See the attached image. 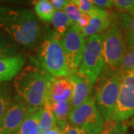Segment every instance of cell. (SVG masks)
<instances>
[{"label":"cell","instance_id":"obj_1","mask_svg":"<svg viewBox=\"0 0 134 134\" xmlns=\"http://www.w3.org/2000/svg\"><path fill=\"white\" fill-rule=\"evenodd\" d=\"M0 30L14 43L25 49L38 46L43 31L32 10L0 5Z\"/></svg>","mask_w":134,"mask_h":134},{"label":"cell","instance_id":"obj_2","mask_svg":"<svg viewBox=\"0 0 134 134\" xmlns=\"http://www.w3.org/2000/svg\"><path fill=\"white\" fill-rule=\"evenodd\" d=\"M54 77L40 66L34 56H31L14 81V100L30 107H42L48 98L51 83Z\"/></svg>","mask_w":134,"mask_h":134},{"label":"cell","instance_id":"obj_3","mask_svg":"<svg viewBox=\"0 0 134 134\" xmlns=\"http://www.w3.org/2000/svg\"><path fill=\"white\" fill-rule=\"evenodd\" d=\"M60 38L54 30L46 28L35 57L40 66L54 77H68L69 75Z\"/></svg>","mask_w":134,"mask_h":134},{"label":"cell","instance_id":"obj_4","mask_svg":"<svg viewBox=\"0 0 134 134\" xmlns=\"http://www.w3.org/2000/svg\"><path fill=\"white\" fill-rule=\"evenodd\" d=\"M68 121L69 125L83 130L87 134H102L104 130V119L92 94L81 105L70 110Z\"/></svg>","mask_w":134,"mask_h":134},{"label":"cell","instance_id":"obj_5","mask_svg":"<svg viewBox=\"0 0 134 134\" xmlns=\"http://www.w3.org/2000/svg\"><path fill=\"white\" fill-rule=\"evenodd\" d=\"M102 37L103 56L104 66L109 72L119 69L121 60L127 51V40L121 29L113 25L106 30Z\"/></svg>","mask_w":134,"mask_h":134},{"label":"cell","instance_id":"obj_6","mask_svg":"<svg viewBox=\"0 0 134 134\" xmlns=\"http://www.w3.org/2000/svg\"><path fill=\"white\" fill-rule=\"evenodd\" d=\"M104 66L101 34L92 35L86 41L81 62L77 72L94 85L103 71Z\"/></svg>","mask_w":134,"mask_h":134},{"label":"cell","instance_id":"obj_7","mask_svg":"<svg viewBox=\"0 0 134 134\" xmlns=\"http://www.w3.org/2000/svg\"><path fill=\"white\" fill-rule=\"evenodd\" d=\"M122 75L119 70L110 72L102 80L95 96L96 105L103 119L108 121L119 94Z\"/></svg>","mask_w":134,"mask_h":134},{"label":"cell","instance_id":"obj_8","mask_svg":"<svg viewBox=\"0 0 134 134\" xmlns=\"http://www.w3.org/2000/svg\"><path fill=\"white\" fill-rule=\"evenodd\" d=\"M69 75L77 71L81 64L86 40L81 31L73 25L60 37Z\"/></svg>","mask_w":134,"mask_h":134},{"label":"cell","instance_id":"obj_9","mask_svg":"<svg viewBox=\"0 0 134 134\" xmlns=\"http://www.w3.org/2000/svg\"><path fill=\"white\" fill-rule=\"evenodd\" d=\"M134 89L121 83L119 94L109 122L120 123L134 115Z\"/></svg>","mask_w":134,"mask_h":134},{"label":"cell","instance_id":"obj_10","mask_svg":"<svg viewBox=\"0 0 134 134\" xmlns=\"http://www.w3.org/2000/svg\"><path fill=\"white\" fill-rule=\"evenodd\" d=\"M32 108L22 102L14 100L0 123V132L3 134L14 133Z\"/></svg>","mask_w":134,"mask_h":134},{"label":"cell","instance_id":"obj_11","mask_svg":"<svg viewBox=\"0 0 134 134\" xmlns=\"http://www.w3.org/2000/svg\"><path fill=\"white\" fill-rule=\"evenodd\" d=\"M69 79L72 85V96L71 98V110L81 106L91 95L93 85L85 77L77 72L69 75Z\"/></svg>","mask_w":134,"mask_h":134},{"label":"cell","instance_id":"obj_12","mask_svg":"<svg viewBox=\"0 0 134 134\" xmlns=\"http://www.w3.org/2000/svg\"><path fill=\"white\" fill-rule=\"evenodd\" d=\"M26 58L22 54L0 58V83L14 78L26 63Z\"/></svg>","mask_w":134,"mask_h":134},{"label":"cell","instance_id":"obj_13","mask_svg":"<svg viewBox=\"0 0 134 134\" xmlns=\"http://www.w3.org/2000/svg\"><path fill=\"white\" fill-rule=\"evenodd\" d=\"M72 85L68 77H54L50 84L48 99L50 102L71 101Z\"/></svg>","mask_w":134,"mask_h":134},{"label":"cell","instance_id":"obj_14","mask_svg":"<svg viewBox=\"0 0 134 134\" xmlns=\"http://www.w3.org/2000/svg\"><path fill=\"white\" fill-rule=\"evenodd\" d=\"M110 14L105 10H101L99 13L90 16L88 25L81 30L82 34L86 37L98 34L107 30L110 26Z\"/></svg>","mask_w":134,"mask_h":134},{"label":"cell","instance_id":"obj_15","mask_svg":"<svg viewBox=\"0 0 134 134\" xmlns=\"http://www.w3.org/2000/svg\"><path fill=\"white\" fill-rule=\"evenodd\" d=\"M42 107L32 108L16 131L12 134H39Z\"/></svg>","mask_w":134,"mask_h":134},{"label":"cell","instance_id":"obj_16","mask_svg":"<svg viewBox=\"0 0 134 134\" xmlns=\"http://www.w3.org/2000/svg\"><path fill=\"white\" fill-rule=\"evenodd\" d=\"M50 104L55 119L56 125L59 127L60 129L66 133L70 127L68 117L71 110V101L50 102Z\"/></svg>","mask_w":134,"mask_h":134},{"label":"cell","instance_id":"obj_17","mask_svg":"<svg viewBox=\"0 0 134 134\" xmlns=\"http://www.w3.org/2000/svg\"><path fill=\"white\" fill-rule=\"evenodd\" d=\"M55 125V119L53 114L50 102L47 99L43 104L42 113L40 118V132L42 133L47 134L48 131Z\"/></svg>","mask_w":134,"mask_h":134},{"label":"cell","instance_id":"obj_18","mask_svg":"<svg viewBox=\"0 0 134 134\" xmlns=\"http://www.w3.org/2000/svg\"><path fill=\"white\" fill-rule=\"evenodd\" d=\"M119 23L130 47L134 46V16L122 12L119 14Z\"/></svg>","mask_w":134,"mask_h":134},{"label":"cell","instance_id":"obj_19","mask_svg":"<svg viewBox=\"0 0 134 134\" xmlns=\"http://www.w3.org/2000/svg\"><path fill=\"white\" fill-rule=\"evenodd\" d=\"M54 31L61 37L68 29L73 25V23L67 17L64 11L61 10H54L52 19Z\"/></svg>","mask_w":134,"mask_h":134},{"label":"cell","instance_id":"obj_20","mask_svg":"<svg viewBox=\"0 0 134 134\" xmlns=\"http://www.w3.org/2000/svg\"><path fill=\"white\" fill-rule=\"evenodd\" d=\"M54 9L51 2L48 0H40L34 4V14L38 19L46 23H52Z\"/></svg>","mask_w":134,"mask_h":134},{"label":"cell","instance_id":"obj_21","mask_svg":"<svg viewBox=\"0 0 134 134\" xmlns=\"http://www.w3.org/2000/svg\"><path fill=\"white\" fill-rule=\"evenodd\" d=\"M13 102L12 89L10 84L7 83H0V123Z\"/></svg>","mask_w":134,"mask_h":134},{"label":"cell","instance_id":"obj_22","mask_svg":"<svg viewBox=\"0 0 134 134\" xmlns=\"http://www.w3.org/2000/svg\"><path fill=\"white\" fill-rule=\"evenodd\" d=\"M18 54L16 46L6 35L0 32V58L14 56Z\"/></svg>","mask_w":134,"mask_h":134},{"label":"cell","instance_id":"obj_23","mask_svg":"<svg viewBox=\"0 0 134 134\" xmlns=\"http://www.w3.org/2000/svg\"><path fill=\"white\" fill-rule=\"evenodd\" d=\"M72 1L81 11L82 14L89 15L90 16L99 13L101 10H103L97 8L96 5H93L92 0H72Z\"/></svg>","mask_w":134,"mask_h":134},{"label":"cell","instance_id":"obj_24","mask_svg":"<svg viewBox=\"0 0 134 134\" xmlns=\"http://www.w3.org/2000/svg\"><path fill=\"white\" fill-rule=\"evenodd\" d=\"M64 13L66 14L67 17L72 22L74 25H76L80 19H81L83 14L77 5L73 2V1H69L68 5L63 10Z\"/></svg>","mask_w":134,"mask_h":134},{"label":"cell","instance_id":"obj_25","mask_svg":"<svg viewBox=\"0 0 134 134\" xmlns=\"http://www.w3.org/2000/svg\"><path fill=\"white\" fill-rule=\"evenodd\" d=\"M133 69H134V46L129 47L127 49L119 67L121 73H124Z\"/></svg>","mask_w":134,"mask_h":134},{"label":"cell","instance_id":"obj_26","mask_svg":"<svg viewBox=\"0 0 134 134\" xmlns=\"http://www.w3.org/2000/svg\"><path fill=\"white\" fill-rule=\"evenodd\" d=\"M113 6L125 13L130 14L134 11V0H114Z\"/></svg>","mask_w":134,"mask_h":134},{"label":"cell","instance_id":"obj_27","mask_svg":"<svg viewBox=\"0 0 134 134\" xmlns=\"http://www.w3.org/2000/svg\"><path fill=\"white\" fill-rule=\"evenodd\" d=\"M102 134H127V133L124 126L120 123H117L115 125H110L107 129L104 130Z\"/></svg>","mask_w":134,"mask_h":134},{"label":"cell","instance_id":"obj_28","mask_svg":"<svg viewBox=\"0 0 134 134\" xmlns=\"http://www.w3.org/2000/svg\"><path fill=\"white\" fill-rule=\"evenodd\" d=\"M92 3L97 8L103 10L104 8H110L113 6L112 0H93Z\"/></svg>","mask_w":134,"mask_h":134},{"label":"cell","instance_id":"obj_29","mask_svg":"<svg viewBox=\"0 0 134 134\" xmlns=\"http://www.w3.org/2000/svg\"><path fill=\"white\" fill-rule=\"evenodd\" d=\"M50 2L51 4L52 5L54 9H55V10H61V11H63L66 6L69 2V1L68 0H52Z\"/></svg>","mask_w":134,"mask_h":134},{"label":"cell","instance_id":"obj_30","mask_svg":"<svg viewBox=\"0 0 134 134\" xmlns=\"http://www.w3.org/2000/svg\"><path fill=\"white\" fill-rule=\"evenodd\" d=\"M90 16L89 15L83 14L81 19H80V21L75 25L81 31L82 29H83L88 25L89 23H90Z\"/></svg>","mask_w":134,"mask_h":134},{"label":"cell","instance_id":"obj_31","mask_svg":"<svg viewBox=\"0 0 134 134\" xmlns=\"http://www.w3.org/2000/svg\"><path fill=\"white\" fill-rule=\"evenodd\" d=\"M65 134H87L83 130L81 129L79 127H74V126H71L69 127V128L66 131V133Z\"/></svg>","mask_w":134,"mask_h":134},{"label":"cell","instance_id":"obj_32","mask_svg":"<svg viewBox=\"0 0 134 134\" xmlns=\"http://www.w3.org/2000/svg\"><path fill=\"white\" fill-rule=\"evenodd\" d=\"M65 133H66V132H64V131H63L61 129H60V128H59V127H58L57 125H55L54 127H52V128L50 130L48 133H47V134H65Z\"/></svg>","mask_w":134,"mask_h":134},{"label":"cell","instance_id":"obj_33","mask_svg":"<svg viewBox=\"0 0 134 134\" xmlns=\"http://www.w3.org/2000/svg\"><path fill=\"white\" fill-rule=\"evenodd\" d=\"M130 14L133 15V16H134V11H133V12H132V13H130Z\"/></svg>","mask_w":134,"mask_h":134},{"label":"cell","instance_id":"obj_34","mask_svg":"<svg viewBox=\"0 0 134 134\" xmlns=\"http://www.w3.org/2000/svg\"><path fill=\"white\" fill-rule=\"evenodd\" d=\"M39 134H44V133H40H40Z\"/></svg>","mask_w":134,"mask_h":134},{"label":"cell","instance_id":"obj_35","mask_svg":"<svg viewBox=\"0 0 134 134\" xmlns=\"http://www.w3.org/2000/svg\"><path fill=\"white\" fill-rule=\"evenodd\" d=\"M0 134H3V133H2V132H0Z\"/></svg>","mask_w":134,"mask_h":134},{"label":"cell","instance_id":"obj_36","mask_svg":"<svg viewBox=\"0 0 134 134\" xmlns=\"http://www.w3.org/2000/svg\"><path fill=\"white\" fill-rule=\"evenodd\" d=\"M133 98H134V92H133Z\"/></svg>","mask_w":134,"mask_h":134}]
</instances>
